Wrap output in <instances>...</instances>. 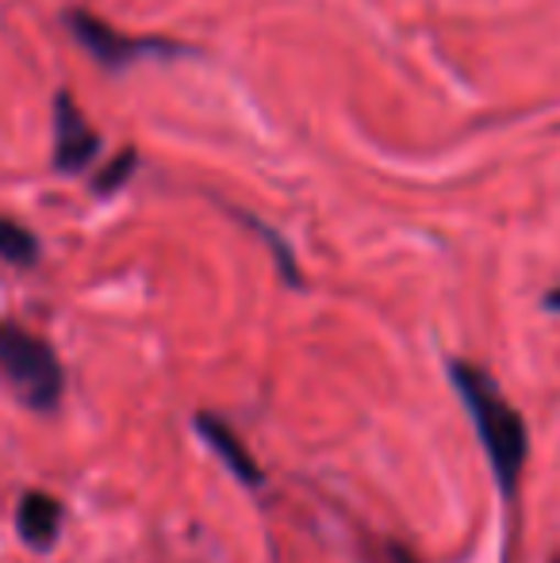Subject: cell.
Here are the masks:
<instances>
[{"mask_svg": "<svg viewBox=\"0 0 560 563\" xmlns=\"http://www.w3.org/2000/svg\"><path fill=\"white\" fill-rule=\"evenodd\" d=\"M449 384H453L457 399H461L464 415L472 418V430L484 449L492 475L499 483L503 498H515L518 479L526 472V456H530V430L518 407L507 399L495 376L472 361L449 364Z\"/></svg>", "mask_w": 560, "mask_h": 563, "instance_id": "obj_1", "label": "cell"}, {"mask_svg": "<svg viewBox=\"0 0 560 563\" xmlns=\"http://www.w3.org/2000/svg\"><path fill=\"white\" fill-rule=\"evenodd\" d=\"M0 376L31 410H54L66 395V368L58 353L20 322L0 319Z\"/></svg>", "mask_w": 560, "mask_h": 563, "instance_id": "obj_2", "label": "cell"}, {"mask_svg": "<svg viewBox=\"0 0 560 563\" xmlns=\"http://www.w3.org/2000/svg\"><path fill=\"white\" fill-rule=\"evenodd\" d=\"M0 261H8L15 268H31L39 261V238L4 216H0Z\"/></svg>", "mask_w": 560, "mask_h": 563, "instance_id": "obj_7", "label": "cell"}, {"mask_svg": "<svg viewBox=\"0 0 560 563\" xmlns=\"http://www.w3.org/2000/svg\"><path fill=\"white\" fill-rule=\"evenodd\" d=\"M62 521H66V506L46 490H28L15 506V529H20L23 544L35 552H46L58 544Z\"/></svg>", "mask_w": 560, "mask_h": 563, "instance_id": "obj_6", "label": "cell"}, {"mask_svg": "<svg viewBox=\"0 0 560 563\" xmlns=\"http://www.w3.org/2000/svg\"><path fill=\"white\" fill-rule=\"evenodd\" d=\"M546 307H549V311H560V288L549 291V296H546Z\"/></svg>", "mask_w": 560, "mask_h": 563, "instance_id": "obj_10", "label": "cell"}, {"mask_svg": "<svg viewBox=\"0 0 560 563\" xmlns=\"http://www.w3.org/2000/svg\"><path fill=\"white\" fill-rule=\"evenodd\" d=\"M196 433L204 438V445H208L227 467H231L234 479L246 483V487H262V483H265L262 464H257V456L246 445H242V438L223 422V418L200 410V415H196Z\"/></svg>", "mask_w": 560, "mask_h": 563, "instance_id": "obj_5", "label": "cell"}, {"mask_svg": "<svg viewBox=\"0 0 560 563\" xmlns=\"http://www.w3.org/2000/svg\"><path fill=\"white\" fill-rule=\"evenodd\" d=\"M135 165H139V154H135V150H123V154L116 157V162L108 165L105 173H100L97 192H112V188H120L123 180H131V173H135Z\"/></svg>", "mask_w": 560, "mask_h": 563, "instance_id": "obj_8", "label": "cell"}, {"mask_svg": "<svg viewBox=\"0 0 560 563\" xmlns=\"http://www.w3.org/2000/svg\"><path fill=\"white\" fill-rule=\"evenodd\" d=\"M66 27L74 31L77 43L89 51L92 62L108 69H123L139 58H180L185 46L180 43H169V38H139V35H128V31H116L108 20L92 12H81V8H69L66 12Z\"/></svg>", "mask_w": 560, "mask_h": 563, "instance_id": "obj_3", "label": "cell"}, {"mask_svg": "<svg viewBox=\"0 0 560 563\" xmlns=\"http://www.w3.org/2000/svg\"><path fill=\"white\" fill-rule=\"evenodd\" d=\"M376 563H419L411 556V552L404 549V544H384V556L376 560Z\"/></svg>", "mask_w": 560, "mask_h": 563, "instance_id": "obj_9", "label": "cell"}, {"mask_svg": "<svg viewBox=\"0 0 560 563\" xmlns=\"http://www.w3.org/2000/svg\"><path fill=\"white\" fill-rule=\"evenodd\" d=\"M100 154V134L81 115L77 100L69 92L54 97V169L62 173H81Z\"/></svg>", "mask_w": 560, "mask_h": 563, "instance_id": "obj_4", "label": "cell"}]
</instances>
